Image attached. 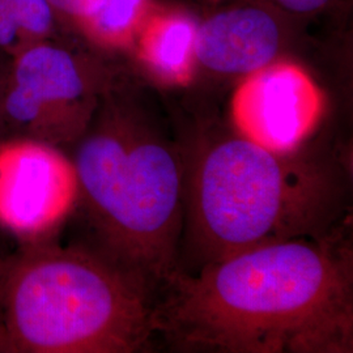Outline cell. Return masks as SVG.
I'll return each mask as SVG.
<instances>
[{"instance_id": "1", "label": "cell", "mask_w": 353, "mask_h": 353, "mask_svg": "<svg viewBox=\"0 0 353 353\" xmlns=\"http://www.w3.org/2000/svg\"><path fill=\"white\" fill-rule=\"evenodd\" d=\"M332 230L176 270L157 292L154 334L182 351H352V252Z\"/></svg>"}, {"instance_id": "2", "label": "cell", "mask_w": 353, "mask_h": 353, "mask_svg": "<svg viewBox=\"0 0 353 353\" xmlns=\"http://www.w3.org/2000/svg\"><path fill=\"white\" fill-rule=\"evenodd\" d=\"M159 284L100 245L24 242L0 256L13 353L145 352Z\"/></svg>"}, {"instance_id": "3", "label": "cell", "mask_w": 353, "mask_h": 353, "mask_svg": "<svg viewBox=\"0 0 353 353\" xmlns=\"http://www.w3.org/2000/svg\"><path fill=\"white\" fill-rule=\"evenodd\" d=\"M75 145L80 202L97 245L160 287L179 267L182 152L123 81L108 92Z\"/></svg>"}, {"instance_id": "4", "label": "cell", "mask_w": 353, "mask_h": 353, "mask_svg": "<svg viewBox=\"0 0 353 353\" xmlns=\"http://www.w3.org/2000/svg\"><path fill=\"white\" fill-rule=\"evenodd\" d=\"M188 240L203 265L255 246L319 234L336 195L321 165L240 135L216 140L186 172Z\"/></svg>"}, {"instance_id": "5", "label": "cell", "mask_w": 353, "mask_h": 353, "mask_svg": "<svg viewBox=\"0 0 353 353\" xmlns=\"http://www.w3.org/2000/svg\"><path fill=\"white\" fill-rule=\"evenodd\" d=\"M121 81L108 61L61 36L37 43L10 65L0 140L29 138L61 148L75 144Z\"/></svg>"}, {"instance_id": "6", "label": "cell", "mask_w": 353, "mask_h": 353, "mask_svg": "<svg viewBox=\"0 0 353 353\" xmlns=\"http://www.w3.org/2000/svg\"><path fill=\"white\" fill-rule=\"evenodd\" d=\"M80 203L72 157L29 138L0 140V228L23 242L50 239Z\"/></svg>"}, {"instance_id": "7", "label": "cell", "mask_w": 353, "mask_h": 353, "mask_svg": "<svg viewBox=\"0 0 353 353\" xmlns=\"http://www.w3.org/2000/svg\"><path fill=\"white\" fill-rule=\"evenodd\" d=\"M326 99L303 65L280 58L243 76L230 101L239 135L275 153H293L316 130Z\"/></svg>"}, {"instance_id": "8", "label": "cell", "mask_w": 353, "mask_h": 353, "mask_svg": "<svg viewBox=\"0 0 353 353\" xmlns=\"http://www.w3.org/2000/svg\"><path fill=\"white\" fill-rule=\"evenodd\" d=\"M285 14L255 1H239L198 23L196 63L225 76L249 75L280 59L285 49Z\"/></svg>"}, {"instance_id": "9", "label": "cell", "mask_w": 353, "mask_h": 353, "mask_svg": "<svg viewBox=\"0 0 353 353\" xmlns=\"http://www.w3.org/2000/svg\"><path fill=\"white\" fill-rule=\"evenodd\" d=\"M198 23L188 11L156 6L132 46L140 64L163 84L189 85L198 67Z\"/></svg>"}, {"instance_id": "10", "label": "cell", "mask_w": 353, "mask_h": 353, "mask_svg": "<svg viewBox=\"0 0 353 353\" xmlns=\"http://www.w3.org/2000/svg\"><path fill=\"white\" fill-rule=\"evenodd\" d=\"M154 7V0H97L74 30L99 50L132 49Z\"/></svg>"}, {"instance_id": "11", "label": "cell", "mask_w": 353, "mask_h": 353, "mask_svg": "<svg viewBox=\"0 0 353 353\" xmlns=\"http://www.w3.org/2000/svg\"><path fill=\"white\" fill-rule=\"evenodd\" d=\"M48 0H0V55L12 62L29 48L61 36Z\"/></svg>"}, {"instance_id": "12", "label": "cell", "mask_w": 353, "mask_h": 353, "mask_svg": "<svg viewBox=\"0 0 353 353\" xmlns=\"http://www.w3.org/2000/svg\"><path fill=\"white\" fill-rule=\"evenodd\" d=\"M255 1L275 8L285 16H310L325 11L335 0H240Z\"/></svg>"}, {"instance_id": "13", "label": "cell", "mask_w": 353, "mask_h": 353, "mask_svg": "<svg viewBox=\"0 0 353 353\" xmlns=\"http://www.w3.org/2000/svg\"><path fill=\"white\" fill-rule=\"evenodd\" d=\"M62 26L75 29L81 19L94 7L97 0H48Z\"/></svg>"}, {"instance_id": "14", "label": "cell", "mask_w": 353, "mask_h": 353, "mask_svg": "<svg viewBox=\"0 0 353 353\" xmlns=\"http://www.w3.org/2000/svg\"><path fill=\"white\" fill-rule=\"evenodd\" d=\"M11 61L0 55V126H1V114H3V102H4V94H6V87H7V79H8V71H10Z\"/></svg>"}, {"instance_id": "15", "label": "cell", "mask_w": 353, "mask_h": 353, "mask_svg": "<svg viewBox=\"0 0 353 353\" xmlns=\"http://www.w3.org/2000/svg\"><path fill=\"white\" fill-rule=\"evenodd\" d=\"M0 353H13L12 343L0 309Z\"/></svg>"}]
</instances>
